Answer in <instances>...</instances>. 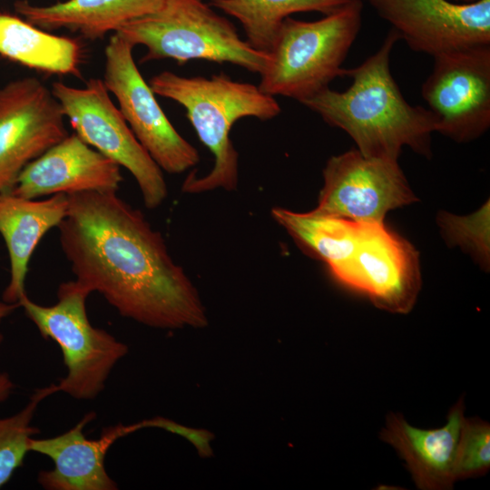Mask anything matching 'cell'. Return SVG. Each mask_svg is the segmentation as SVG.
<instances>
[{
    "instance_id": "obj_21",
    "label": "cell",
    "mask_w": 490,
    "mask_h": 490,
    "mask_svg": "<svg viewBox=\"0 0 490 490\" xmlns=\"http://www.w3.org/2000/svg\"><path fill=\"white\" fill-rule=\"evenodd\" d=\"M352 0H210L214 8L237 19L254 49L269 54L284 19L295 13L328 15Z\"/></svg>"
},
{
    "instance_id": "obj_17",
    "label": "cell",
    "mask_w": 490,
    "mask_h": 490,
    "mask_svg": "<svg viewBox=\"0 0 490 490\" xmlns=\"http://www.w3.org/2000/svg\"><path fill=\"white\" fill-rule=\"evenodd\" d=\"M68 206L65 193H56L43 201L12 193L0 195V234L10 261V279L3 292L4 301L18 303L26 294L31 256L44 234L64 219Z\"/></svg>"
},
{
    "instance_id": "obj_22",
    "label": "cell",
    "mask_w": 490,
    "mask_h": 490,
    "mask_svg": "<svg viewBox=\"0 0 490 490\" xmlns=\"http://www.w3.org/2000/svg\"><path fill=\"white\" fill-rule=\"evenodd\" d=\"M56 392V384L39 388L21 411L0 418V487L5 485L14 472L23 465L26 454L30 451V439L40 433L39 428L31 426L38 405Z\"/></svg>"
},
{
    "instance_id": "obj_11",
    "label": "cell",
    "mask_w": 490,
    "mask_h": 490,
    "mask_svg": "<svg viewBox=\"0 0 490 490\" xmlns=\"http://www.w3.org/2000/svg\"><path fill=\"white\" fill-rule=\"evenodd\" d=\"M330 273L392 313H408L421 289L418 252L384 222L366 224L351 256Z\"/></svg>"
},
{
    "instance_id": "obj_16",
    "label": "cell",
    "mask_w": 490,
    "mask_h": 490,
    "mask_svg": "<svg viewBox=\"0 0 490 490\" xmlns=\"http://www.w3.org/2000/svg\"><path fill=\"white\" fill-rule=\"evenodd\" d=\"M465 419L463 398L450 409L446 425L436 429L413 426L401 414L390 413L379 437L405 461L417 488L451 489L456 482L454 466Z\"/></svg>"
},
{
    "instance_id": "obj_28",
    "label": "cell",
    "mask_w": 490,
    "mask_h": 490,
    "mask_svg": "<svg viewBox=\"0 0 490 490\" xmlns=\"http://www.w3.org/2000/svg\"><path fill=\"white\" fill-rule=\"evenodd\" d=\"M449 1H452L455 3H461V4H469V3H474L478 0H449Z\"/></svg>"
},
{
    "instance_id": "obj_3",
    "label": "cell",
    "mask_w": 490,
    "mask_h": 490,
    "mask_svg": "<svg viewBox=\"0 0 490 490\" xmlns=\"http://www.w3.org/2000/svg\"><path fill=\"white\" fill-rule=\"evenodd\" d=\"M149 85L155 94L175 101L185 109L200 141L214 157L210 172L201 178L191 173L182 184V191L235 190L239 154L230 137L231 128L245 117L268 121L278 116L281 109L275 97L263 93L258 85L234 81L223 73L208 78L163 71L152 77Z\"/></svg>"
},
{
    "instance_id": "obj_15",
    "label": "cell",
    "mask_w": 490,
    "mask_h": 490,
    "mask_svg": "<svg viewBox=\"0 0 490 490\" xmlns=\"http://www.w3.org/2000/svg\"><path fill=\"white\" fill-rule=\"evenodd\" d=\"M96 417L89 412L71 429L49 438L30 439V451L46 456L51 470L38 473V483L47 490H115L117 485L105 469L110 447L122 436L140 429L138 423L117 424L103 430L98 439H88L84 427Z\"/></svg>"
},
{
    "instance_id": "obj_1",
    "label": "cell",
    "mask_w": 490,
    "mask_h": 490,
    "mask_svg": "<svg viewBox=\"0 0 490 490\" xmlns=\"http://www.w3.org/2000/svg\"><path fill=\"white\" fill-rule=\"evenodd\" d=\"M67 196L59 240L82 288L101 294L122 317L149 327L207 325L196 289L140 211L116 191Z\"/></svg>"
},
{
    "instance_id": "obj_12",
    "label": "cell",
    "mask_w": 490,
    "mask_h": 490,
    "mask_svg": "<svg viewBox=\"0 0 490 490\" xmlns=\"http://www.w3.org/2000/svg\"><path fill=\"white\" fill-rule=\"evenodd\" d=\"M52 90L35 77L0 87V195L10 193L24 168L69 133Z\"/></svg>"
},
{
    "instance_id": "obj_4",
    "label": "cell",
    "mask_w": 490,
    "mask_h": 490,
    "mask_svg": "<svg viewBox=\"0 0 490 490\" xmlns=\"http://www.w3.org/2000/svg\"><path fill=\"white\" fill-rule=\"evenodd\" d=\"M363 4L352 0L317 21L284 19L259 88L300 103L346 76L342 64L359 33Z\"/></svg>"
},
{
    "instance_id": "obj_23",
    "label": "cell",
    "mask_w": 490,
    "mask_h": 490,
    "mask_svg": "<svg viewBox=\"0 0 490 490\" xmlns=\"http://www.w3.org/2000/svg\"><path fill=\"white\" fill-rule=\"evenodd\" d=\"M436 221L446 242L458 246L485 270L490 262V206L489 201L480 209L466 216L440 211Z\"/></svg>"
},
{
    "instance_id": "obj_8",
    "label": "cell",
    "mask_w": 490,
    "mask_h": 490,
    "mask_svg": "<svg viewBox=\"0 0 490 490\" xmlns=\"http://www.w3.org/2000/svg\"><path fill=\"white\" fill-rule=\"evenodd\" d=\"M133 44L113 33L104 50L103 82L133 134L158 166L181 173L200 161L199 152L171 123L133 59Z\"/></svg>"
},
{
    "instance_id": "obj_19",
    "label": "cell",
    "mask_w": 490,
    "mask_h": 490,
    "mask_svg": "<svg viewBox=\"0 0 490 490\" xmlns=\"http://www.w3.org/2000/svg\"><path fill=\"white\" fill-rule=\"evenodd\" d=\"M0 56L38 72L80 77L83 52L74 38L51 34L20 15L0 12Z\"/></svg>"
},
{
    "instance_id": "obj_24",
    "label": "cell",
    "mask_w": 490,
    "mask_h": 490,
    "mask_svg": "<svg viewBox=\"0 0 490 490\" xmlns=\"http://www.w3.org/2000/svg\"><path fill=\"white\" fill-rule=\"evenodd\" d=\"M489 468L490 425L478 417H466L454 466L455 480L484 475Z\"/></svg>"
},
{
    "instance_id": "obj_25",
    "label": "cell",
    "mask_w": 490,
    "mask_h": 490,
    "mask_svg": "<svg viewBox=\"0 0 490 490\" xmlns=\"http://www.w3.org/2000/svg\"><path fill=\"white\" fill-rule=\"evenodd\" d=\"M138 425L140 429L157 427L184 437L194 446L201 457H211L213 455L211 442L214 435L208 430L188 427L162 416L142 420Z\"/></svg>"
},
{
    "instance_id": "obj_13",
    "label": "cell",
    "mask_w": 490,
    "mask_h": 490,
    "mask_svg": "<svg viewBox=\"0 0 490 490\" xmlns=\"http://www.w3.org/2000/svg\"><path fill=\"white\" fill-rule=\"evenodd\" d=\"M389 23L414 51L432 57L448 51L490 44V0H360Z\"/></svg>"
},
{
    "instance_id": "obj_6",
    "label": "cell",
    "mask_w": 490,
    "mask_h": 490,
    "mask_svg": "<svg viewBox=\"0 0 490 490\" xmlns=\"http://www.w3.org/2000/svg\"><path fill=\"white\" fill-rule=\"evenodd\" d=\"M90 293L75 280L63 282L57 302L43 306L24 295L19 305L35 325L40 335L60 348L66 375L56 384L64 392L79 400L94 399L116 365L128 353V347L106 330L89 321L86 299Z\"/></svg>"
},
{
    "instance_id": "obj_9",
    "label": "cell",
    "mask_w": 490,
    "mask_h": 490,
    "mask_svg": "<svg viewBox=\"0 0 490 490\" xmlns=\"http://www.w3.org/2000/svg\"><path fill=\"white\" fill-rule=\"evenodd\" d=\"M421 94L436 119V132L456 142L479 138L490 127V44L433 56Z\"/></svg>"
},
{
    "instance_id": "obj_20",
    "label": "cell",
    "mask_w": 490,
    "mask_h": 490,
    "mask_svg": "<svg viewBox=\"0 0 490 490\" xmlns=\"http://www.w3.org/2000/svg\"><path fill=\"white\" fill-rule=\"evenodd\" d=\"M274 220L302 250L324 261L329 271L347 260L358 244L368 223L324 214L272 209Z\"/></svg>"
},
{
    "instance_id": "obj_26",
    "label": "cell",
    "mask_w": 490,
    "mask_h": 490,
    "mask_svg": "<svg viewBox=\"0 0 490 490\" xmlns=\"http://www.w3.org/2000/svg\"><path fill=\"white\" fill-rule=\"evenodd\" d=\"M15 387V383L7 373H0V402H3L9 397Z\"/></svg>"
},
{
    "instance_id": "obj_27",
    "label": "cell",
    "mask_w": 490,
    "mask_h": 490,
    "mask_svg": "<svg viewBox=\"0 0 490 490\" xmlns=\"http://www.w3.org/2000/svg\"><path fill=\"white\" fill-rule=\"evenodd\" d=\"M20 305L18 303H8L4 300L0 301V322L12 314ZM4 336L0 332V344L3 342Z\"/></svg>"
},
{
    "instance_id": "obj_7",
    "label": "cell",
    "mask_w": 490,
    "mask_h": 490,
    "mask_svg": "<svg viewBox=\"0 0 490 490\" xmlns=\"http://www.w3.org/2000/svg\"><path fill=\"white\" fill-rule=\"evenodd\" d=\"M51 90L74 133L132 173L148 209L160 206L168 193L162 170L133 134L103 79L91 78L83 87L54 82Z\"/></svg>"
},
{
    "instance_id": "obj_5",
    "label": "cell",
    "mask_w": 490,
    "mask_h": 490,
    "mask_svg": "<svg viewBox=\"0 0 490 490\" xmlns=\"http://www.w3.org/2000/svg\"><path fill=\"white\" fill-rule=\"evenodd\" d=\"M115 34L146 48L142 63L204 60L260 74L269 61L268 54L252 48L229 19L203 0H164L156 11L123 24Z\"/></svg>"
},
{
    "instance_id": "obj_14",
    "label": "cell",
    "mask_w": 490,
    "mask_h": 490,
    "mask_svg": "<svg viewBox=\"0 0 490 490\" xmlns=\"http://www.w3.org/2000/svg\"><path fill=\"white\" fill-rule=\"evenodd\" d=\"M120 167L72 133L29 162L10 193L35 199L56 193L117 191Z\"/></svg>"
},
{
    "instance_id": "obj_10",
    "label": "cell",
    "mask_w": 490,
    "mask_h": 490,
    "mask_svg": "<svg viewBox=\"0 0 490 490\" xmlns=\"http://www.w3.org/2000/svg\"><path fill=\"white\" fill-rule=\"evenodd\" d=\"M316 213L360 223H383L394 209L416 201L397 161L368 158L358 150L330 157Z\"/></svg>"
},
{
    "instance_id": "obj_2",
    "label": "cell",
    "mask_w": 490,
    "mask_h": 490,
    "mask_svg": "<svg viewBox=\"0 0 490 490\" xmlns=\"http://www.w3.org/2000/svg\"><path fill=\"white\" fill-rule=\"evenodd\" d=\"M398 34L391 29L377 52L347 69L350 86L328 87L300 102L330 126L346 132L368 158L397 161L404 146L429 157L436 119L428 108L404 98L389 66Z\"/></svg>"
},
{
    "instance_id": "obj_18",
    "label": "cell",
    "mask_w": 490,
    "mask_h": 490,
    "mask_svg": "<svg viewBox=\"0 0 490 490\" xmlns=\"http://www.w3.org/2000/svg\"><path fill=\"white\" fill-rule=\"evenodd\" d=\"M164 0H66L34 5L15 3L18 15L46 30L67 29L88 40L102 39L123 24L156 11Z\"/></svg>"
}]
</instances>
